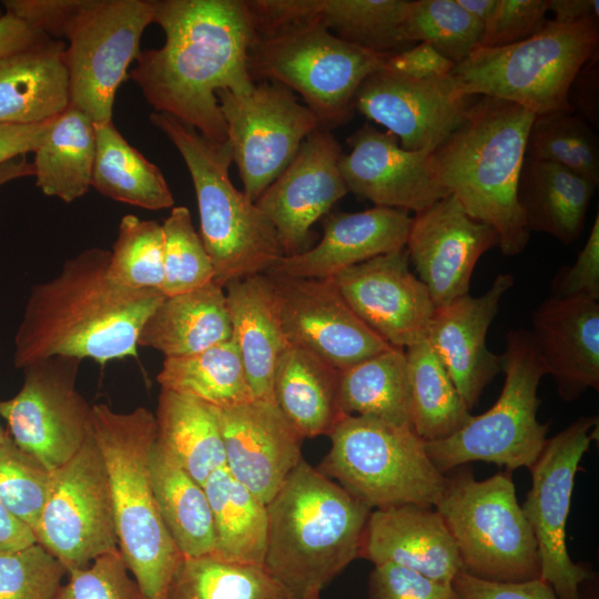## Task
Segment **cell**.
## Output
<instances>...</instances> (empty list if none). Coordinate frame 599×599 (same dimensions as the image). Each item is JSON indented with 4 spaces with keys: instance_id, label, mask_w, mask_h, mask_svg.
<instances>
[{
    "instance_id": "cell-6",
    "label": "cell",
    "mask_w": 599,
    "mask_h": 599,
    "mask_svg": "<svg viewBox=\"0 0 599 599\" xmlns=\"http://www.w3.org/2000/svg\"><path fill=\"white\" fill-rule=\"evenodd\" d=\"M150 122L176 148L191 175L213 281L224 288L235 280L268 274L284 253L265 214L233 185L227 141H211L166 113L152 112Z\"/></svg>"
},
{
    "instance_id": "cell-31",
    "label": "cell",
    "mask_w": 599,
    "mask_h": 599,
    "mask_svg": "<svg viewBox=\"0 0 599 599\" xmlns=\"http://www.w3.org/2000/svg\"><path fill=\"white\" fill-rule=\"evenodd\" d=\"M596 187L561 165L525 158L517 196L528 231L572 244L583 231Z\"/></svg>"
},
{
    "instance_id": "cell-27",
    "label": "cell",
    "mask_w": 599,
    "mask_h": 599,
    "mask_svg": "<svg viewBox=\"0 0 599 599\" xmlns=\"http://www.w3.org/2000/svg\"><path fill=\"white\" fill-rule=\"evenodd\" d=\"M412 219L406 211L383 206L333 214L324 222L323 236L315 246L284 256L268 274L332 278L354 265L404 248Z\"/></svg>"
},
{
    "instance_id": "cell-51",
    "label": "cell",
    "mask_w": 599,
    "mask_h": 599,
    "mask_svg": "<svg viewBox=\"0 0 599 599\" xmlns=\"http://www.w3.org/2000/svg\"><path fill=\"white\" fill-rule=\"evenodd\" d=\"M368 599H458L450 583L439 582L392 562L374 565Z\"/></svg>"
},
{
    "instance_id": "cell-14",
    "label": "cell",
    "mask_w": 599,
    "mask_h": 599,
    "mask_svg": "<svg viewBox=\"0 0 599 599\" xmlns=\"http://www.w3.org/2000/svg\"><path fill=\"white\" fill-rule=\"evenodd\" d=\"M216 95L243 193L256 202L319 129L318 121L291 90L274 82L255 84L248 93L222 90Z\"/></svg>"
},
{
    "instance_id": "cell-24",
    "label": "cell",
    "mask_w": 599,
    "mask_h": 599,
    "mask_svg": "<svg viewBox=\"0 0 599 599\" xmlns=\"http://www.w3.org/2000/svg\"><path fill=\"white\" fill-rule=\"evenodd\" d=\"M514 283L512 275L500 273L484 294L435 308L429 322L426 339L470 410L501 372V356L488 349L486 337Z\"/></svg>"
},
{
    "instance_id": "cell-38",
    "label": "cell",
    "mask_w": 599,
    "mask_h": 599,
    "mask_svg": "<svg viewBox=\"0 0 599 599\" xmlns=\"http://www.w3.org/2000/svg\"><path fill=\"white\" fill-rule=\"evenodd\" d=\"M338 408L412 428L405 349L392 347L339 370Z\"/></svg>"
},
{
    "instance_id": "cell-60",
    "label": "cell",
    "mask_w": 599,
    "mask_h": 599,
    "mask_svg": "<svg viewBox=\"0 0 599 599\" xmlns=\"http://www.w3.org/2000/svg\"><path fill=\"white\" fill-rule=\"evenodd\" d=\"M33 174V165L29 163L26 155L14 158L0 165V186L12 180Z\"/></svg>"
},
{
    "instance_id": "cell-37",
    "label": "cell",
    "mask_w": 599,
    "mask_h": 599,
    "mask_svg": "<svg viewBox=\"0 0 599 599\" xmlns=\"http://www.w3.org/2000/svg\"><path fill=\"white\" fill-rule=\"evenodd\" d=\"M91 187L114 201L150 211L170 209L174 197L160 167L134 149L113 122L94 123Z\"/></svg>"
},
{
    "instance_id": "cell-55",
    "label": "cell",
    "mask_w": 599,
    "mask_h": 599,
    "mask_svg": "<svg viewBox=\"0 0 599 599\" xmlns=\"http://www.w3.org/2000/svg\"><path fill=\"white\" fill-rule=\"evenodd\" d=\"M387 69L415 79L443 78L451 73L455 63L425 42L388 55Z\"/></svg>"
},
{
    "instance_id": "cell-41",
    "label": "cell",
    "mask_w": 599,
    "mask_h": 599,
    "mask_svg": "<svg viewBox=\"0 0 599 599\" xmlns=\"http://www.w3.org/2000/svg\"><path fill=\"white\" fill-rule=\"evenodd\" d=\"M409 0H303L304 20H316L344 41L380 52L409 48L403 22Z\"/></svg>"
},
{
    "instance_id": "cell-19",
    "label": "cell",
    "mask_w": 599,
    "mask_h": 599,
    "mask_svg": "<svg viewBox=\"0 0 599 599\" xmlns=\"http://www.w3.org/2000/svg\"><path fill=\"white\" fill-rule=\"evenodd\" d=\"M342 148L317 129L255 202L273 225L284 256L307 250L311 229L348 191L339 170Z\"/></svg>"
},
{
    "instance_id": "cell-5",
    "label": "cell",
    "mask_w": 599,
    "mask_h": 599,
    "mask_svg": "<svg viewBox=\"0 0 599 599\" xmlns=\"http://www.w3.org/2000/svg\"><path fill=\"white\" fill-rule=\"evenodd\" d=\"M91 434L108 473L119 551L143 599H166L182 555L161 519L151 485L155 416L144 407L118 413L97 404L91 407Z\"/></svg>"
},
{
    "instance_id": "cell-11",
    "label": "cell",
    "mask_w": 599,
    "mask_h": 599,
    "mask_svg": "<svg viewBox=\"0 0 599 599\" xmlns=\"http://www.w3.org/2000/svg\"><path fill=\"white\" fill-rule=\"evenodd\" d=\"M500 356L505 380L496 403L449 437L425 441L428 456L445 475L473 461L493 463L509 471L529 469L545 446L549 424L537 419V390L546 370L530 332H508Z\"/></svg>"
},
{
    "instance_id": "cell-25",
    "label": "cell",
    "mask_w": 599,
    "mask_h": 599,
    "mask_svg": "<svg viewBox=\"0 0 599 599\" xmlns=\"http://www.w3.org/2000/svg\"><path fill=\"white\" fill-rule=\"evenodd\" d=\"M530 335L546 375L565 402L599 389V302L548 297L531 315Z\"/></svg>"
},
{
    "instance_id": "cell-18",
    "label": "cell",
    "mask_w": 599,
    "mask_h": 599,
    "mask_svg": "<svg viewBox=\"0 0 599 599\" xmlns=\"http://www.w3.org/2000/svg\"><path fill=\"white\" fill-rule=\"evenodd\" d=\"M267 275L290 345L308 349L338 370L394 347L356 315L332 278Z\"/></svg>"
},
{
    "instance_id": "cell-36",
    "label": "cell",
    "mask_w": 599,
    "mask_h": 599,
    "mask_svg": "<svg viewBox=\"0 0 599 599\" xmlns=\"http://www.w3.org/2000/svg\"><path fill=\"white\" fill-rule=\"evenodd\" d=\"M212 511L215 544L212 556L264 566L267 506L229 473L214 471L203 485Z\"/></svg>"
},
{
    "instance_id": "cell-28",
    "label": "cell",
    "mask_w": 599,
    "mask_h": 599,
    "mask_svg": "<svg viewBox=\"0 0 599 599\" xmlns=\"http://www.w3.org/2000/svg\"><path fill=\"white\" fill-rule=\"evenodd\" d=\"M232 338L256 399L273 398L276 363L290 345L283 332L273 282L267 274L225 285Z\"/></svg>"
},
{
    "instance_id": "cell-32",
    "label": "cell",
    "mask_w": 599,
    "mask_h": 599,
    "mask_svg": "<svg viewBox=\"0 0 599 599\" xmlns=\"http://www.w3.org/2000/svg\"><path fill=\"white\" fill-rule=\"evenodd\" d=\"M339 370L300 346L288 345L274 372L273 398L305 438L329 435L343 418L338 408Z\"/></svg>"
},
{
    "instance_id": "cell-4",
    "label": "cell",
    "mask_w": 599,
    "mask_h": 599,
    "mask_svg": "<svg viewBox=\"0 0 599 599\" xmlns=\"http://www.w3.org/2000/svg\"><path fill=\"white\" fill-rule=\"evenodd\" d=\"M267 506L264 568L290 593H319L359 558L372 511L304 459Z\"/></svg>"
},
{
    "instance_id": "cell-48",
    "label": "cell",
    "mask_w": 599,
    "mask_h": 599,
    "mask_svg": "<svg viewBox=\"0 0 599 599\" xmlns=\"http://www.w3.org/2000/svg\"><path fill=\"white\" fill-rule=\"evenodd\" d=\"M67 573L38 542L0 551V599H53Z\"/></svg>"
},
{
    "instance_id": "cell-62",
    "label": "cell",
    "mask_w": 599,
    "mask_h": 599,
    "mask_svg": "<svg viewBox=\"0 0 599 599\" xmlns=\"http://www.w3.org/2000/svg\"><path fill=\"white\" fill-rule=\"evenodd\" d=\"M9 438L10 436L7 429H4L0 423V447H2L9 440Z\"/></svg>"
},
{
    "instance_id": "cell-1",
    "label": "cell",
    "mask_w": 599,
    "mask_h": 599,
    "mask_svg": "<svg viewBox=\"0 0 599 599\" xmlns=\"http://www.w3.org/2000/svg\"><path fill=\"white\" fill-rule=\"evenodd\" d=\"M153 8L164 44L141 51L128 77L154 112L225 142L217 92L248 93L255 85L247 65L255 30L246 1L153 0Z\"/></svg>"
},
{
    "instance_id": "cell-33",
    "label": "cell",
    "mask_w": 599,
    "mask_h": 599,
    "mask_svg": "<svg viewBox=\"0 0 599 599\" xmlns=\"http://www.w3.org/2000/svg\"><path fill=\"white\" fill-rule=\"evenodd\" d=\"M156 443L202 486L225 466L216 408L185 394L161 389Z\"/></svg>"
},
{
    "instance_id": "cell-30",
    "label": "cell",
    "mask_w": 599,
    "mask_h": 599,
    "mask_svg": "<svg viewBox=\"0 0 599 599\" xmlns=\"http://www.w3.org/2000/svg\"><path fill=\"white\" fill-rule=\"evenodd\" d=\"M232 325L223 287L214 281L189 292L164 296L144 322L138 345L165 357L202 352L229 341Z\"/></svg>"
},
{
    "instance_id": "cell-9",
    "label": "cell",
    "mask_w": 599,
    "mask_h": 599,
    "mask_svg": "<svg viewBox=\"0 0 599 599\" xmlns=\"http://www.w3.org/2000/svg\"><path fill=\"white\" fill-rule=\"evenodd\" d=\"M331 449L317 468L368 508L414 504L435 507L447 475L413 428L367 416H345L329 433Z\"/></svg>"
},
{
    "instance_id": "cell-50",
    "label": "cell",
    "mask_w": 599,
    "mask_h": 599,
    "mask_svg": "<svg viewBox=\"0 0 599 599\" xmlns=\"http://www.w3.org/2000/svg\"><path fill=\"white\" fill-rule=\"evenodd\" d=\"M550 0H498L479 47H502L537 33L547 22Z\"/></svg>"
},
{
    "instance_id": "cell-34",
    "label": "cell",
    "mask_w": 599,
    "mask_h": 599,
    "mask_svg": "<svg viewBox=\"0 0 599 599\" xmlns=\"http://www.w3.org/2000/svg\"><path fill=\"white\" fill-rule=\"evenodd\" d=\"M150 478L161 519L184 557L211 555L215 537L204 487L194 480L155 440Z\"/></svg>"
},
{
    "instance_id": "cell-47",
    "label": "cell",
    "mask_w": 599,
    "mask_h": 599,
    "mask_svg": "<svg viewBox=\"0 0 599 599\" xmlns=\"http://www.w3.org/2000/svg\"><path fill=\"white\" fill-rule=\"evenodd\" d=\"M51 471L11 438L0 447V502L34 532L48 496Z\"/></svg>"
},
{
    "instance_id": "cell-53",
    "label": "cell",
    "mask_w": 599,
    "mask_h": 599,
    "mask_svg": "<svg viewBox=\"0 0 599 599\" xmlns=\"http://www.w3.org/2000/svg\"><path fill=\"white\" fill-rule=\"evenodd\" d=\"M6 12L53 38H68L87 0H4Z\"/></svg>"
},
{
    "instance_id": "cell-12",
    "label": "cell",
    "mask_w": 599,
    "mask_h": 599,
    "mask_svg": "<svg viewBox=\"0 0 599 599\" xmlns=\"http://www.w3.org/2000/svg\"><path fill=\"white\" fill-rule=\"evenodd\" d=\"M153 0H87L68 39L70 99L93 123L112 122L115 93L153 23Z\"/></svg>"
},
{
    "instance_id": "cell-20",
    "label": "cell",
    "mask_w": 599,
    "mask_h": 599,
    "mask_svg": "<svg viewBox=\"0 0 599 599\" xmlns=\"http://www.w3.org/2000/svg\"><path fill=\"white\" fill-rule=\"evenodd\" d=\"M332 280L356 315L389 345L405 349L426 338L435 305L409 270L406 247L354 265Z\"/></svg>"
},
{
    "instance_id": "cell-54",
    "label": "cell",
    "mask_w": 599,
    "mask_h": 599,
    "mask_svg": "<svg viewBox=\"0 0 599 599\" xmlns=\"http://www.w3.org/2000/svg\"><path fill=\"white\" fill-rule=\"evenodd\" d=\"M451 586L458 599H559L552 587L540 578L499 582L479 579L461 570Z\"/></svg>"
},
{
    "instance_id": "cell-46",
    "label": "cell",
    "mask_w": 599,
    "mask_h": 599,
    "mask_svg": "<svg viewBox=\"0 0 599 599\" xmlns=\"http://www.w3.org/2000/svg\"><path fill=\"white\" fill-rule=\"evenodd\" d=\"M164 236L165 296L199 288L214 278V270L191 213L185 206H173L162 224Z\"/></svg>"
},
{
    "instance_id": "cell-52",
    "label": "cell",
    "mask_w": 599,
    "mask_h": 599,
    "mask_svg": "<svg viewBox=\"0 0 599 599\" xmlns=\"http://www.w3.org/2000/svg\"><path fill=\"white\" fill-rule=\"evenodd\" d=\"M557 298L599 301V214H596L587 242L575 263L565 266L551 282V295Z\"/></svg>"
},
{
    "instance_id": "cell-63",
    "label": "cell",
    "mask_w": 599,
    "mask_h": 599,
    "mask_svg": "<svg viewBox=\"0 0 599 599\" xmlns=\"http://www.w3.org/2000/svg\"><path fill=\"white\" fill-rule=\"evenodd\" d=\"M306 599H319V593H314V595L307 597Z\"/></svg>"
},
{
    "instance_id": "cell-39",
    "label": "cell",
    "mask_w": 599,
    "mask_h": 599,
    "mask_svg": "<svg viewBox=\"0 0 599 599\" xmlns=\"http://www.w3.org/2000/svg\"><path fill=\"white\" fill-rule=\"evenodd\" d=\"M156 379L162 389L193 396L219 409L255 398L232 337L195 354L165 357Z\"/></svg>"
},
{
    "instance_id": "cell-3",
    "label": "cell",
    "mask_w": 599,
    "mask_h": 599,
    "mask_svg": "<svg viewBox=\"0 0 599 599\" xmlns=\"http://www.w3.org/2000/svg\"><path fill=\"white\" fill-rule=\"evenodd\" d=\"M535 116L516 103L480 97L430 155L438 184L496 232L506 256L521 253L530 236L517 190Z\"/></svg>"
},
{
    "instance_id": "cell-42",
    "label": "cell",
    "mask_w": 599,
    "mask_h": 599,
    "mask_svg": "<svg viewBox=\"0 0 599 599\" xmlns=\"http://www.w3.org/2000/svg\"><path fill=\"white\" fill-rule=\"evenodd\" d=\"M166 599H292L264 566L182 556Z\"/></svg>"
},
{
    "instance_id": "cell-16",
    "label": "cell",
    "mask_w": 599,
    "mask_h": 599,
    "mask_svg": "<svg viewBox=\"0 0 599 599\" xmlns=\"http://www.w3.org/2000/svg\"><path fill=\"white\" fill-rule=\"evenodd\" d=\"M81 361L50 357L24 368L23 384L0 402V417L13 443L52 471L91 434V407L77 388Z\"/></svg>"
},
{
    "instance_id": "cell-56",
    "label": "cell",
    "mask_w": 599,
    "mask_h": 599,
    "mask_svg": "<svg viewBox=\"0 0 599 599\" xmlns=\"http://www.w3.org/2000/svg\"><path fill=\"white\" fill-rule=\"evenodd\" d=\"M54 119L37 124H0V165L14 158L34 152L43 141Z\"/></svg>"
},
{
    "instance_id": "cell-21",
    "label": "cell",
    "mask_w": 599,
    "mask_h": 599,
    "mask_svg": "<svg viewBox=\"0 0 599 599\" xmlns=\"http://www.w3.org/2000/svg\"><path fill=\"white\" fill-rule=\"evenodd\" d=\"M498 245L496 232L449 194L416 213L405 247L437 308L468 295L478 260Z\"/></svg>"
},
{
    "instance_id": "cell-22",
    "label": "cell",
    "mask_w": 599,
    "mask_h": 599,
    "mask_svg": "<svg viewBox=\"0 0 599 599\" xmlns=\"http://www.w3.org/2000/svg\"><path fill=\"white\" fill-rule=\"evenodd\" d=\"M339 170L348 192L375 206L419 213L449 193L438 184L430 165L433 152L403 149L389 132L366 123L348 139Z\"/></svg>"
},
{
    "instance_id": "cell-13",
    "label": "cell",
    "mask_w": 599,
    "mask_h": 599,
    "mask_svg": "<svg viewBox=\"0 0 599 599\" xmlns=\"http://www.w3.org/2000/svg\"><path fill=\"white\" fill-rule=\"evenodd\" d=\"M34 536L68 572L119 551L108 473L92 434L51 471Z\"/></svg>"
},
{
    "instance_id": "cell-59",
    "label": "cell",
    "mask_w": 599,
    "mask_h": 599,
    "mask_svg": "<svg viewBox=\"0 0 599 599\" xmlns=\"http://www.w3.org/2000/svg\"><path fill=\"white\" fill-rule=\"evenodd\" d=\"M549 11L555 16V21L565 24L582 23L588 21L598 22V0H550Z\"/></svg>"
},
{
    "instance_id": "cell-45",
    "label": "cell",
    "mask_w": 599,
    "mask_h": 599,
    "mask_svg": "<svg viewBox=\"0 0 599 599\" xmlns=\"http://www.w3.org/2000/svg\"><path fill=\"white\" fill-rule=\"evenodd\" d=\"M108 276L130 290H159L164 281V236L162 225L124 215L110 251Z\"/></svg>"
},
{
    "instance_id": "cell-40",
    "label": "cell",
    "mask_w": 599,
    "mask_h": 599,
    "mask_svg": "<svg viewBox=\"0 0 599 599\" xmlns=\"http://www.w3.org/2000/svg\"><path fill=\"white\" fill-rule=\"evenodd\" d=\"M410 422L425 441L449 437L473 416L426 338L405 348Z\"/></svg>"
},
{
    "instance_id": "cell-7",
    "label": "cell",
    "mask_w": 599,
    "mask_h": 599,
    "mask_svg": "<svg viewBox=\"0 0 599 599\" xmlns=\"http://www.w3.org/2000/svg\"><path fill=\"white\" fill-rule=\"evenodd\" d=\"M598 22L547 20L534 35L502 47H477L450 75L461 93L516 103L535 115L573 111L571 85L595 57Z\"/></svg>"
},
{
    "instance_id": "cell-26",
    "label": "cell",
    "mask_w": 599,
    "mask_h": 599,
    "mask_svg": "<svg viewBox=\"0 0 599 599\" xmlns=\"http://www.w3.org/2000/svg\"><path fill=\"white\" fill-rule=\"evenodd\" d=\"M359 558L392 562L444 583L463 570L455 540L435 507L414 504L373 509Z\"/></svg>"
},
{
    "instance_id": "cell-43",
    "label": "cell",
    "mask_w": 599,
    "mask_h": 599,
    "mask_svg": "<svg viewBox=\"0 0 599 599\" xmlns=\"http://www.w3.org/2000/svg\"><path fill=\"white\" fill-rule=\"evenodd\" d=\"M526 158L561 165L599 184L598 136L575 111L536 115L527 139Z\"/></svg>"
},
{
    "instance_id": "cell-10",
    "label": "cell",
    "mask_w": 599,
    "mask_h": 599,
    "mask_svg": "<svg viewBox=\"0 0 599 599\" xmlns=\"http://www.w3.org/2000/svg\"><path fill=\"white\" fill-rule=\"evenodd\" d=\"M435 509L455 540L463 571L499 582L540 577L536 539L511 471L477 480L471 470L456 468Z\"/></svg>"
},
{
    "instance_id": "cell-2",
    "label": "cell",
    "mask_w": 599,
    "mask_h": 599,
    "mask_svg": "<svg viewBox=\"0 0 599 599\" xmlns=\"http://www.w3.org/2000/svg\"><path fill=\"white\" fill-rule=\"evenodd\" d=\"M109 258L110 251L88 248L31 288L14 336L17 368L57 356L101 365L139 357L140 331L165 295L115 284L108 276Z\"/></svg>"
},
{
    "instance_id": "cell-8",
    "label": "cell",
    "mask_w": 599,
    "mask_h": 599,
    "mask_svg": "<svg viewBox=\"0 0 599 599\" xmlns=\"http://www.w3.org/2000/svg\"><path fill=\"white\" fill-rule=\"evenodd\" d=\"M389 54L344 41L316 20H306L255 35L247 65L253 81L297 92L319 129L331 131L352 118L357 89L385 68Z\"/></svg>"
},
{
    "instance_id": "cell-15",
    "label": "cell",
    "mask_w": 599,
    "mask_h": 599,
    "mask_svg": "<svg viewBox=\"0 0 599 599\" xmlns=\"http://www.w3.org/2000/svg\"><path fill=\"white\" fill-rule=\"evenodd\" d=\"M598 427L597 416H581L547 438L529 468L531 487L521 505L537 544L540 579L559 599H581L580 586L591 571L568 554L566 529L575 477Z\"/></svg>"
},
{
    "instance_id": "cell-64",
    "label": "cell",
    "mask_w": 599,
    "mask_h": 599,
    "mask_svg": "<svg viewBox=\"0 0 599 599\" xmlns=\"http://www.w3.org/2000/svg\"><path fill=\"white\" fill-rule=\"evenodd\" d=\"M2 16H3V13H2L1 10H0V18H1Z\"/></svg>"
},
{
    "instance_id": "cell-17",
    "label": "cell",
    "mask_w": 599,
    "mask_h": 599,
    "mask_svg": "<svg viewBox=\"0 0 599 599\" xmlns=\"http://www.w3.org/2000/svg\"><path fill=\"white\" fill-rule=\"evenodd\" d=\"M473 102L450 74L415 79L385 67L362 82L354 109L385 126L403 149L434 152L463 123Z\"/></svg>"
},
{
    "instance_id": "cell-49",
    "label": "cell",
    "mask_w": 599,
    "mask_h": 599,
    "mask_svg": "<svg viewBox=\"0 0 599 599\" xmlns=\"http://www.w3.org/2000/svg\"><path fill=\"white\" fill-rule=\"evenodd\" d=\"M53 599H143L120 551L98 557L90 567L68 572Z\"/></svg>"
},
{
    "instance_id": "cell-44",
    "label": "cell",
    "mask_w": 599,
    "mask_h": 599,
    "mask_svg": "<svg viewBox=\"0 0 599 599\" xmlns=\"http://www.w3.org/2000/svg\"><path fill=\"white\" fill-rule=\"evenodd\" d=\"M484 37V26L457 0L409 1L403 22L408 43L425 42L455 64L464 61Z\"/></svg>"
},
{
    "instance_id": "cell-29",
    "label": "cell",
    "mask_w": 599,
    "mask_h": 599,
    "mask_svg": "<svg viewBox=\"0 0 599 599\" xmlns=\"http://www.w3.org/2000/svg\"><path fill=\"white\" fill-rule=\"evenodd\" d=\"M65 45L48 39L0 57V124H37L71 103Z\"/></svg>"
},
{
    "instance_id": "cell-35",
    "label": "cell",
    "mask_w": 599,
    "mask_h": 599,
    "mask_svg": "<svg viewBox=\"0 0 599 599\" xmlns=\"http://www.w3.org/2000/svg\"><path fill=\"white\" fill-rule=\"evenodd\" d=\"M35 185L47 196L71 203L91 187L95 130L91 118L70 104L33 152Z\"/></svg>"
},
{
    "instance_id": "cell-61",
    "label": "cell",
    "mask_w": 599,
    "mask_h": 599,
    "mask_svg": "<svg viewBox=\"0 0 599 599\" xmlns=\"http://www.w3.org/2000/svg\"><path fill=\"white\" fill-rule=\"evenodd\" d=\"M457 2L485 29L495 13L498 0H457Z\"/></svg>"
},
{
    "instance_id": "cell-58",
    "label": "cell",
    "mask_w": 599,
    "mask_h": 599,
    "mask_svg": "<svg viewBox=\"0 0 599 599\" xmlns=\"http://www.w3.org/2000/svg\"><path fill=\"white\" fill-rule=\"evenodd\" d=\"M37 542L34 532L0 502V551L20 549Z\"/></svg>"
},
{
    "instance_id": "cell-57",
    "label": "cell",
    "mask_w": 599,
    "mask_h": 599,
    "mask_svg": "<svg viewBox=\"0 0 599 599\" xmlns=\"http://www.w3.org/2000/svg\"><path fill=\"white\" fill-rule=\"evenodd\" d=\"M48 39L50 37L10 13L6 12L0 18V57L28 49Z\"/></svg>"
},
{
    "instance_id": "cell-23",
    "label": "cell",
    "mask_w": 599,
    "mask_h": 599,
    "mask_svg": "<svg viewBox=\"0 0 599 599\" xmlns=\"http://www.w3.org/2000/svg\"><path fill=\"white\" fill-rule=\"evenodd\" d=\"M229 473L268 504L301 463L304 438L275 402L216 408Z\"/></svg>"
}]
</instances>
